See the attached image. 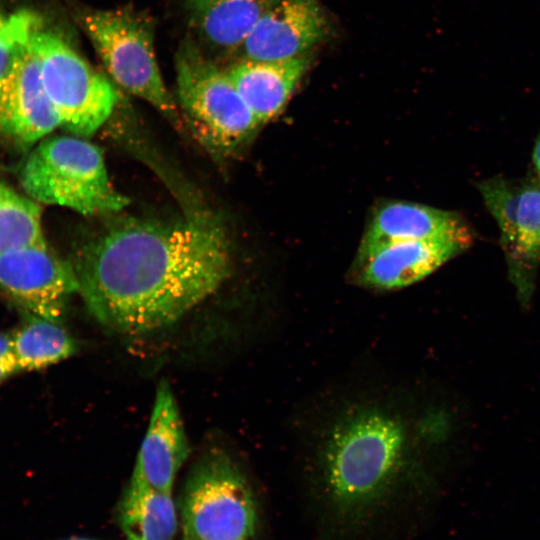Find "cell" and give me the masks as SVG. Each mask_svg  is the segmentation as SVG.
<instances>
[{"instance_id":"8fae6325","label":"cell","mask_w":540,"mask_h":540,"mask_svg":"<svg viewBox=\"0 0 540 540\" xmlns=\"http://www.w3.org/2000/svg\"><path fill=\"white\" fill-rule=\"evenodd\" d=\"M468 246L449 240H407L381 245L357 256L354 280L362 287L389 291L423 280Z\"/></svg>"},{"instance_id":"3957f363","label":"cell","mask_w":540,"mask_h":540,"mask_svg":"<svg viewBox=\"0 0 540 540\" xmlns=\"http://www.w3.org/2000/svg\"><path fill=\"white\" fill-rule=\"evenodd\" d=\"M20 181L33 200L83 215L117 213L129 204L112 185L102 150L75 135L42 140L25 160Z\"/></svg>"},{"instance_id":"2e32d148","label":"cell","mask_w":540,"mask_h":540,"mask_svg":"<svg viewBox=\"0 0 540 540\" xmlns=\"http://www.w3.org/2000/svg\"><path fill=\"white\" fill-rule=\"evenodd\" d=\"M274 0H186L199 38L218 52L238 50Z\"/></svg>"},{"instance_id":"4fadbf2b","label":"cell","mask_w":540,"mask_h":540,"mask_svg":"<svg viewBox=\"0 0 540 540\" xmlns=\"http://www.w3.org/2000/svg\"><path fill=\"white\" fill-rule=\"evenodd\" d=\"M407 240H449L469 247L473 234L453 212L417 203L389 202L375 211L357 256L386 243Z\"/></svg>"},{"instance_id":"ffe728a7","label":"cell","mask_w":540,"mask_h":540,"mask_svg":"<svg viewBox=\"0 0 540 540\" xmlns=\"http://www.w3.org/2000/svg\"><path fill=\"white\" fill-rule=\"evenodd\" d=\"M19 371L12 333L0 332V383Z\"/></svg>"},{"instance_id":"d6986e66","label":"cell","mask_w":540,"mask_h":540,"mask_svg":"<svg viewBox=\"0 0 540 540\" xmlns=\"http://www.w3.org/2000/svg\"><path fill=\"white\" fill-rule=\"evenodd\" d=\"M43 245L47 244L40 206L0 180V256L12 250Z\"/></svg>"},{"instance_id":"52a82bcc","label":"cell","mask_w":540,"mask_h":540,"mask_svg":"<svg viewBox=\"0 0 540 540\" xmlns=\"http://www.w3.org/2000/svg\"><path fill=\"white\" fill-rule=\"evenodd\" d=\"M42 82L59 117L72 135L94 134L118 100L115 86L59 34L41 27L33 38Z\"/></svg>"},{"instance_id":"8992f818","label":"cell","mask_w":540,"mask_h":540,"mask_svg":"<svg viewBox=\"0 0 540 540\" xmlns=\"http://www.w3.org/2000/svg\"><path fill=\"white\" fill-rule=\"evenodd\" d=\"M177 96L188 122L205 145L221 153L246 143L260 126L225 70L191 38L175 54Z\"/></svg>"},{"instance_id":"e0dca14e","label":"cell","mask_w":540,"mask_h":540,"mask_svg":"<svg viewBox=\"0 0 540 540\" xmlns=\"http://www.w3.org/2000/svg\"><path fill=\"white\" fill-rule=\"evenodd\" d=\"M116 519L128 540H174L178 528L171 492L132 481L118 502Z\"/></svg>"},{"instance_id":"7c38bea8","label":"cell","mask_w":540,"mask_h":540,"mask_svg":"<svg viewBox=\"0 0 540 540\" xmlns=\"http://www.w3.org/2000/svg\"><path fill=\"white\" fill-rule=\"evenodd\" d=\"M189 453L176 399L170 385L163 380L156 390L149 425L130 481L171 492L176 475Z\"/></svg>"},{"instance_id":"30bf717a","label":"cell","mask_w":540,"mask_h":540,"mask_svg":"<svg viewBox=\"0 0 540 540\" xmlns=\"http://www.w3.org/2000/svg\"><path fill=\"white\" fill-rule=\"evenodd\" d=\"M327 33L316 0H274L239 48L243 59L277 61L304 55Z\"/></svg>"},{"instance_id":"7a4b0ae2","label":"cell","mask_w":540,"mask_h":540,"mask_svg":"<svg viewBox=\"0 0 540 540\" xmlns=\"http://www.w3.org/2000/svg\"><path fill=\"white\" fill-rule=\"evenodd\" d=\"M418 432L408 414L379 399L353 401L329 420L316 447L314 479L333 536L364 532L420 480Z\"/></svg>"},{"instance_id":"5b68a950","label":"cell","mask_w":540,"mask_h":540,"mask_svg":"<svg viewBox=\"0 0 540 540\" xmlns=\"http://www.w3.org/2000/svg\"><path fill=\"white\" fill-rule=\"evenodd\" d=\"M78 19L113 81L177 120L176 103L163 82L156 59L152 18L132 7H121L84 9Z\"/></svg>"},{"instance_id":"603a6c76","label":"cell","mask_w":540,"mask_h":540,"mask_svg":"<svg viewBox=\"0 0 540 540\" xmlns=\"http://www.w3.org/2000/svg\"><path fill=\"white\" fill-rule=\"evenodd\" d=\"M3 15H4V14H3V13L1 12V10H0V20H1V18H2Z\"/></svg>"},{"instance_id":"5bb4252c","label":"cell","mask_w":540,"mask_h":540,"mask_svg":"<svg viewBox=\"0 0 540 540\" xmlns=\"http://www.w3.org/2000/svg\"><path fill=\"white\" fill-rule=\"evenodd\" d=\"M308 65L306 55L277 61L242 59L226 73L260 125L277 116Z\"/></svg>"},{"instance_id":"ac0fdd59","label":"cell","mask_w":540,"mask_h":540,"mask_svg":"<svg viewBox=\"0 0 540 540\" xmlns=\"http://www.w3.org/2000/svg\"><path fill=\"white\" fill-rule=\"evenodd\" d=\"M22 314L20 327L12 333L20 371L44 369L76 353L77 343L61 322L34 314Z\"/></svg>"},{"instance_id":"6da1fadb","label":"cell","mask_w":540,"mask_h":540,"mask_svg":"<svg viewBox=\"0 0 540 540\" xmlns=\"http://www.w3.org/2000/svg\"><path fill=\"white\" fill-rule=\"evenodd\" d=\"M90 314L125 334L179 320L231 272L229 240L210 216L175 222L129 218L87 240L71 263Z\"/></svg>"},{"instance_id":"7402d4cb","label":"cell","mask_w":540,"mask_h":540,"mask_svg":"<svg viewBox=\"0 0 540 540\" xmlns=\"http://www.w3.org/2000/svg\"><path fill=\"white\" fill-rule=\"evenodd\" d=\"M67 540H91V539H86V538H71V539H67Z\"/></svg>"},{"instance_id":"9c48e42d","label":"cell","mask_w":540,"mask_h":540,"mask_svg":"<svg viewBox=\"0 0 540 540\" xmlns=\"http://www.w3.org/2000/svg\"><path fill=\"white\" fill-rule=\"evenodd\" d=\"M34 35L0 84V133L20 146H31L60 126L42 82Z\"/></svg>"},{"instance_id":"ba28073f","label":"cell","mask_w":540,"mask_h":540,"mask_svg":"<svg viewBox=\"0 0 540 540\" xmlns=\"http://www.w3.org/2000/svg\"><path fill=\"white\" fill-rule=\"evenodd\" d=\"M0 291L22 313L61 322L79 285L71 263L47 245L29 246L0 256Z\"/></svg>"},{"instance_id":"277c9868","label":"cell","mask_w":540,"mask_h":540,"mask_svg":"<svg viewBox=\"0 0 540 540\" xmlns=\"http://www.w3.org/2000/svg\"><path fill=\"white\" fill-rule=\"evenodd\" d=\"M182 540H254L260 527L257 500L241 468L212 451L192 468L181 501Z\"/></svg>"},{"instance_id":"44dd1931","label":"cell","mask_w":540,"mask_h":540,"mask_svg":"<svg viewBox=\"0 0 540 540\" xmlns=\"http://www.w3.org/2000/svg\"><path fill=\"white\" fill-rule=\"evenodd\" d=\"M533 164L540 182V135L538 136L533 148Z\"/></svg>"},{"instance_id":"9a60e30c","label":"cell","mask_w":540,"mask_h":540,"mask_svg":"<svg viewBox=\"0 0 540 540\" xmlns=\"http://www.w3.org/2000/svg\"><path fill=\"white\" fill-rule=\"evenodd\" d=\"M500 240L509 279L520 302L527 305L540 264V182L519 185L515 216L509 227L500 233Z\"/></svg>"}]
</instances>
